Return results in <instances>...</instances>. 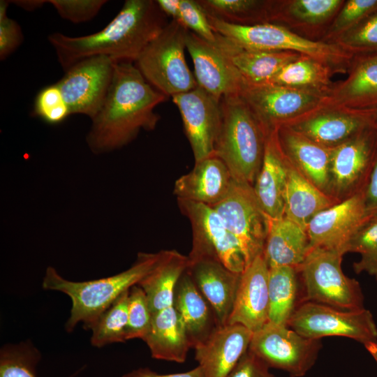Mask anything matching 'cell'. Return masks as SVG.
I'll return each instance as SVG.
<instances>
[{"instance_id": "cell-39", "label": "cell", "mask_w": 377, "mask_h": 377, "mask_svg": "<svg viewBox=\"0 0 377 377\" xmlns=\"http://www.w3.org/2000/svg\"><path fill=\"white\" fill-rule=\"evenodd\" d=\"M343 50L353 53L377 51V10L333 40Z\"/></svg>"}, {"instance_id": "cell-32", "label": "cell", "mask_w": 377, "mask_h": 377, "mask_svg": "<svg viewBox=\"0 0 377 377\" xmlns=\"http://www.w3.org/2000/svg\"><path fill=\"white\" fill-rule=\"evenodd\" d=\"M297 273L291 266L269 267V322L288 325L297 306Z\"/></svg>"}, {"instance_id": "cell-9", "label": "cell", "mask_w": 377, "mask_h": 377, "mask_svg": "<svg viewBox=\"0 0 377 377\" xmlns=\"http://www.w3.org/2000/svg\"><path fill=\"white\" fill-rule=\"evenodd\" d=\"M266 132L293 123L317 110L325 95L274 84H252L244 79L239 94Z\"/></svg>"}, {"instance_id": "cell-21", "label": "cell", "mask_w": 377, "mask_h": 377, "mask_svg": "<svg viewBox=\"0 0 377 377\" xmlns=\"http://www.w3.org/2000/svg\"><path fill=\"white\" fill-rule=\"evenodd\" d=\"M188 260L187 272L209 304L217 325H226L232 309L241 274L233 272L214 258L188 257Z\"/></svg>"}, {"instance_id": "cell-31", "label": "cell", "mask_w": 377, "mask_h": 377, "mask_svg": "<svg viewBox=\"0 0 377 377\" xmlns=\"http://www.w3.org/2000/svg\"><path fill=\"white\" fill-rule=\"evenodd\" d=\"M188 264V256L176 250H163L159 263L139 282L153 314L172 306L176 285Z\"/></svg>"}, {"instance_id": "cell-50", "label": "cell", "mask_w": 377, "mask_h": 377, "mask_svg": "<svg viewBox=\"0 0 377 377\" xmlns=\"http://www.w3.org/2000/svg\"><path fill=\"white\" fill-rule=\"evenodd\" d=\"M10 3H13L25 10L32 11L36 9L41 8L45 3H47V1L16 0V1H10Z\"/></svg>"}, {"instance_id": "cell-27", "label": "cell", "mask_w": 377, "mask_h": 377, "mask_svg": "<svg viewBox=\"0 0 377 377\" xmlns=\"http://www.w3.org/2000/svg\"><path fill=\"white\" fill-rule=\"evenodd\" d=\"M172 306L193 348L219 326L209 304L195 285L187 269L176 285Z\"/></svg>"}, {"instance_id": "cell-14", "label": "cell", "mask_w": 377, "mask_h": 377, "mask_svg": "<svg viewBox=\"0 0 377 377\" xmlns=\"http://www.w3.org/2000/svg\"><path fill=\"white\" fill-rule=\"evenodd\" d=\"M115 62L110 57L97 56L82 60L65 71L56 84L71 114L94 117L110 87Z\"/></svg>"}, {"instance_id": "cell-12", "label": "cell", "mask_w": 377, "mask_h": 377, "mask_svg": "<svg viewBox=\"0 0 377 377\" xmlns=\"http://www.w3.org/2000/svg\"><path fill=\"white\" fill-rule=\"evenodd\" d=\"M320 343L304 337L288 325L267 322L253 333L249 350L269 368L302 377L313 367Z\"/></svg>"}, {"instance_id": "cell-2", "label": "cell", "mask_w": 377, "mask_h": 377, "mask_svg": "<svg viewBox=\"0 0 377 377\" xmlns=\"http://www.w3.org/2000/svg\"><path fill=\"white\" fill-rule=\"evenodd\" d=\"M168 97L154 89L131 61H116L105 101L93 119L87 136L91 150L102 153L119 149L141 129L154 130L160 119L155 108Z\"/></svg>"}, {"instance_id": "cell-47", "label": "cell", "mask_w": 377, "mask_h": 377, "mask_svg": "<svg viewBox=\"0 0 377 377\" xmlns=\"http://www.w3.org/2000/svg\"><path fill=\"white\" fill-rule=\"evenodd\" d=\"M364 201L368 216L371 217L377 215V154L364 188Z\"/></svg>"}, {"instance_id": "cell-5", "label": "cell", "mask_w": 377, "mask_h": 377, "mask_svg": "<svg viewBox=\"0 0 377 377\" xmlns=\"http://www.w3.org/2000/svg\"><path fill=\"white\" fill-rule=\"evenodd\" d=\"M207 17L215 33L245 50L293 52L339 69L353 58L334 43L306 38L275 23L239 25Z\"/></svg>"}, {"instance_id": "cell-13", "label": "cell", "mask_w": 377, "mask_h": 377, "mask_svg": "<svg viewBox=\"0 0 377 377\" xmlns=\"http://www.w3.org/2000/svg\"><path fill=\"white\" fill-rule=\"evenodd\" d=\"M377 154V130L369 126L345 142L332 148L330 194L341 201L362 190Z\"/></svg>"}, {"instance_id": "cell-10", "label": "cell", "mask_w": 377, "mask_h": 377, "mask_svg": "<svg viewBox=\"0 0 377 377\" xmlns=\"http://www.w3.org/2000/svg\"><path fill=\"white\" fill-rule=\"evenodd\" d=\"M212 207L237 240L246 266L263 253L268 216L258 202L251 185L233 178L227 195Z\"/></svg>"}, {"instance_id": "cell-30", "label": "cell", "mask_w": 377, "mask_h": 377, "mask_svg": "<svg viewBox=\"0 0 377 377\" xmlns=\"http://www.w3.org/2000/svg\"><path fill=\"white\" fill-rule=\"evenodd\" d=\"M156 360L183 363L193 348L185 327L173 306L152 316L149 332L144 341Z\"/></svg>"}, {"instance_id": "cell-15", "label": "cell", "mask_w": 377, "mask_h": 377, "mask_svg": "<svg viewBox=\"0 0 377 377\" xmlns=\"http://www.w3.org/2000/svg\"><path fill=\"white\" fill-rule=\"evenodd\" d=\"M195 162L214 155L222 121L221 100L198 86L175 95Z\"/></svg>"}, {"instance_id": "cell-1", "label": "cell", "mask_w": 377, "mask_h": 377, "mask_svg": "<svg viewBox=\"0 0 377 377\" xmlns=\"http://www.w3.org/2000/svg\"><path fill=\"white\" fill-rule=\"evenodd\" d=\"M168 24L156 1L126 0L112 21L98 32L75 37L55 32L47 39L66 71L82 60L97 56L135 62Z\"/></svg>"}, {"instance_id": "cell-48", "label": "cell", "mask_w": 377, "mask_h": 377, "mask_svg": "<svg viewBox=\"0 0 377 377\" xmlns=\"http://www.w3.org/2000/svg\"><path fill=\"white\" fill-rule=\"evenodd\" d=\"M121 377H204L201 368L198 366L195 368L186 372L161 374L149 368H138L131 371Z\"/></svg>"}, {"instance_id": "cell-52", "label": "cell", "mask_w": 377, "mask_h": 377, "mask_svg": "<svg viewBox=\"0 0 377 377\" xmlns=\"http://www.w3.org/2000/svg\"><path fill=\"white\" fill-rule=\"evenodd\" d=\"M371 125L377 130V110L368 113Z\"/></svg>"}, {"instance_id": "cell-18", "label": "cell", "mask_w": 377, "mask_h": 377, "mask_svg": "<svg viewBox=\"0 0 377 377\" xmlns=\"http://www.w3.org/2000/svg\"><path fill=\"white\" fill-rule=\"evenodd\" d=\"M268 276L263 253L246 266L227 324H239L255 332L269 321Z\"/></svg>"}, {"instance_id": "cell-26", "label": "cell", "mask_w": 377, "mask_h": 377, "mask_svg": "<svg viewBox=\"0 0 377 377\" xmlns=\"http://www.w3.org/2000/svg\"><path fill=\"white\" fill-rule=\"evenodd\" d=\"M215 45L228 57L243 78L252 84H269L284 66L302 56L287 51L245 50L218 34Z\"/></svg>"}, {"instance_id": "cell-37", "label": "cell", "mask_w": 377, "mask_h": 377, "mask_svg": "<svg viewBox=\"0 0 377 377\" xmlns=\"http://www.w3.org/2000/svg\"><path fill=\"white\" fill-rule=\"evenodd\" d=\"M40 357L30 341L4 345L0 350V377H37L36 367ZM82 369L68 377H75Z\"/></svg>"}, {"instance_id": "cell-33", "label": "cell", "mask_w": 377, "mask_h": 377, "mask_svg": "<svg viewBox=\"0 0 377 377\" xmlns=\"http://www.w3.org/2000/svg\"><path fill=\"white\" fill-rule=\"evenodd\" d=\"M331 70L330 66L302 55L284 66L269 84L317 91L326 96L332 88Z\"/></svg>"}, {"instance_id": "cell-24", "label": "cell", "mask_w": 377, "mask_h": 377, "mask_svg": "<svg viewBox=\"0 0 377 377\" xmlns=\"http://www.w3.org/2000/svg\"><path fill=\"white\" fill-rule=\"evenodd\" d=\"M233 177L225 163L215 155L195 162L193 168L179 177L174 186L177 199L214 206L227 195Z\"/></svg>"}, {"instance_id": "cell-17", "label": "cell", "mask_w": 377, "mask_h": 377, "mask_svg": "<svg viewBox=\"0 0 377 377\" xmlns=\"http://www.w3.org/2000/svg\"><path fill=\"white\" fill-rule=\"evenodd\" d=\"M186 48L194 66L198 86L221 100L239 94L244 78L221 49L188 30Z\"/></svg>"}, {"instance_id": "cell-29", "label": "cell", "mask_w": 377, "mask_h": 377, "mask_svg": "<svg viewBox=\"0 0 377 377\" xmlns=\"http://www.w3.org/2000/svg\"><path fill=\"white\" fill-rule=\"evenodd\" d=\"M339 202L311 183L288 161L285 192L286 218L306 231L309 222L318 214Z\"/></svg>"}, {"instance_id": "cell-45", "label": "cell", "mask_w": 377, "mask_h": 377, "mask_svg": "<svg viewBox=\"0 0 377 377\" xmlns=\"http://www.w3.org/2000/svg\"><path fill=\"white\" fill-rule=\"evenodd\" d=\"M10 1H0V59L5 60L17 49L23 41V34L17 22L8 17L7 10Z\"/></svg>"}, {"instance_id": "cell-35", "label": "cell", "mask_w": 377, "mask_h": 377, "mask_svg": "<svg viewBox=\"0 0 377 377\" xmlns=\"http://www.w3.org/2000/svg\"><path fill=\"white\" fill-rule=\"evenodd\" d=\"M198 1L207 15L226 22L239 25L271 22L272 1Z\"/></svg>"}, {"instance_id": "cell-20", "label": "cell", "mask_w": 377, "mask_h": 377, "mask_svg": "<svg viewBox=\"0 0 377 377\" xmlns=\"http://www.w3.org/2000/svg\"><path fill=\"white\" fill-rule=\"evenodd\" d=\"M253 333L239 324L217 326L194 348L204 377H227L248 350Z\"/></svg>"}, {"instance_id": "cell-3", "label": "cell", "mask_w": 377, "mask_h": 377, "mask_svg": "<svg viewBox=\"0 0 377 377\" xmlns=\"http://www.w3.org/2000/svg\"><path fill=\"white\" fill-rule=\"evenodd\" d=\"M163 250L138 254L134 264L115 275L85 281H73L62 277L52 267L46 269L42 286L60 291L71 300L70 316L65 325L71 332L80 323L90 330L99 316L124 292L145 277L159 263Z\"/></svg>"}, {"instance_id": "cell-42", "label": "cell", "mask_w": 377, "mask_h": 377, "mask_svg": "<svg viewBox=\"0 0 377 377\" xmlns=\"http://www.w3.org/2000/svg\"><path fill=\"white\" fill-rule=\"evenodd\" d=\"M34 112L50 124H57L71 114L62 93L57 84L43 88L36 95Z\"/></svg>"}, {"instance_id": "cell-11", "label": "cell", "mask_w": 377, "mask_h": 377, "mask_svg": "<svg viewBox=\"0 0 377 377\" xmlns=\"http://www.w3.org/2000/svg\"><path fill=\"white\" fill-rule=\"evenodd\" d=\"M177 201L191 226L192 248L188 256L214 258L233 272L242 274L246 267L243 253L219 214L202 203L182 199Z\"/></svg>"}, {"instance_id": "cell-16", "label": "cell", "mask_w": 377, "mask_h": 377, "mask_svg": "<svg viewBox=\"0 0 377 377\" xmlns=\"http://www.w3.org/2000/svg\"><path fill=\"white\" fill-rule=\"evenodd\" d=\"M369 218L364 189L318 214L306 228L310 248L321 247L342 254L360 228Z\"/></svg>"}, {"instance_id": "cell-51", "label": "cell", "mask_w": 377, "mask_h": 377, "mask_svg": "<svg viewBox=\"0 0 377 377\" xmlns=\"http://www.w3.org/2000/svg\"><path fill=\"white\" fill-rule=\"evenodd\" d=\"M364 346L377 363V341L369 342Z\"/></svg>"}, {"instance_id": "cell-23", "label": "cell", "mask_w": 377, "mask_h": 377, "mask_svg": "<svg viewBox=\"0 0 377 377\" xmlns=\"http://www.w3.org/2000/svg\"><path fill=\"white\" fill-rule=\"evenodd\" d=\"M288 168L278 128L267 131L262 165L253 188L262 209L272 219L284 216Z\"/></svg>"}, {"instance_id": "cell-19", "label": "cell", "mask_w": 377, "mask_h": 377, "mask_svg": "<svg viewBox=\"0 0 377 377\" xmlns=\"http://www.w3.org/2000/svg\"><path fill=\"white\" fill-rule=\"evenodd\" d=\"M355 60L348 77L332 87L318 109L368 114L377 110V52Z\"/></svg>"}, {"instance_id": "cell-49", "label": "cell", "mask_w": 377, "mask_h": 377, "mask_svg": "<svg viewBox=\"0 0 377 377\" xmlns=\"http://www.w3.org/2000/svg\"><path fill=\"white\" fill-rule=\"evenodd\" d=\"M159 8L166 15L176 20L179 11L180 0H156Z\"/></svg>"}, {"instance_id": "cell-6", "label": "cell", "mask_w": 377, "mask_h": 377, "mask_svg": "<svg viewBox=\"0 0 377 377\" xmlns=\"http://www.w3.org/2000/svg\"><path fill=\"white\" fill-rule=\"evenodd\" d=\"M187 31L172 20L134 62L145 79L168 98L198 87L185 59Z\"/></svg>"}, {"instance_id": "cell-36", "label": "cell", "mask_w": 377, "mask_h": 377, "mask_svg": "<svg viewBox=\"0 0 377 377\" xmlns=\"http://www.w3.org/2000/svg\"><path fill=\"white\" fill-rule=\"evenodd\" d=\"M130 289L122 293L91 327V343L93 346L101 348L108 344L126 341Z\"/></svg>"}, {"instance_id": "cell-4", "label": "cell", "mask_w": 377, "mask_h": 377, "mask_svg": "<svg viewBox=\"0 0 377 377\" xmlns=\"http://www.w3.org/2000/svg\"><path fill=\"white\" fill-rule=\"evenodd\" d=\"M221 109L214 155L235 180L253 186L263 163L267 132L239 94L223 97Z\"/></svg>"}, {"instance_id": "cell-40", "label": "cell", "mask_w": 377, "mask_h": 377, "mask_svg": "<svg viewBox=\"0 0 377 377\" xmlns=\"http://www.w3.org/2000/svg\"><path fill=\"white\" fill-rule=\"evenodd\" d=\"M153 313L145 291L138 285L131 288L128 302V325L126 339L145 340L151 324Z\"/></svg>"}, {"instance_id": "cell-25", "label": "cell", "mask_w": 377, "mask_h": 377, "mask_svg": "<svg viewBox=\"0 0 377 377\" xmlns=\"http://www.w3.org/2000/svg\"><path fill=\"white\" fill-rule=\"evenodd\" d=\"M281 149L293 165L324 193L330 194L332 148L326 147L283 125L278 128Z\"/></svg>"}, {"instance_id": "cell-28", "label": "cell", "mask_w": 377, "mask_h": 377, "mask_svg": "<svg viewBox=\"0 0 377 377\" xmlns=\"http://www.w3.org/2000/svg\"><path fill=\"white\" fill-rule=\"evenodd\" d=\"M306 231L285 216H268L263 255L269 267L291 266L297 268L310 250Z\"/></svg>"}, {"instance_id": "cell-44", "label": "cell", "mask_w": 377, "mask_h": 377, "mask_svg": "<svg viewBox=\"0 0 377 377\" xmlns=\"http://www.w3.org/2000/svg\"><path fill=\"white\" fill-rule=\"evenodd\" d=\"M108 2L106 0H49L58 14L66 20L80 23L92 20Z\"/></svg>"}, {"instance_id": "cell-38", "label": "cell", "mask_w": 377, "mask_h": 377, "mask_svg": "<svg viewBox=\"0 0 377 377\" xmlns=\"http://www.w3.org/2000/svg\"><path fill=\"white\" fill-rule=\"evenodd\" d=\"M346 252L360 255L353 264L356 274L366 272L377 280V215L369 217L349 242Z\"/></svg>"}, {"instance_id": "cell-46", "label": "cell", "mask_w": 377, "mask_h": 377, "mask_svg": "<svg viewBox=\"0 0 377 377\" xmlns=\"http://www.w3.org/2000/svg\"><path fill=\"white\" fill-rule=\"evenodd\" d=\"M227 377H275L269 367L249 349Z\"/></svg>"}, {"instance_id": "cell-43", "label": "cell", "mask_w": 377, "mask_h": 377, "mask_svg": "<svg viewBox=\"0 0 377 377\" xmlns=\"http://www.w3.org/2000/svg\"><path fill=\"white\" fill-rule=\"evenodd\" d=\"M175 21L205 40L216 45L217 34L212 28L207 13L198 0H180L179 15Z\"/></svg>"}, {"instance_id": "cell-7", "label": "cell", "mask_w": 377, "mask_h": 377, "mask_svg": "<svg viewBox=\"0 0 377 377\" xmlns=\"http://www.w3.org/2000/svg\"><path fill=\"white\" fill-rule=\"evenodd\" d=\"M343 254L321 247L311 248L297 269L304 288V302H313L342 310L364 308L359 282L348 277L341 268Z\"/></svg>"}, {"instance_id": "cell-41", "label": "cell", "mask_w": 377, "mask_h": 377, "mask_svg": "<svg viewBox=\"0 0 377 377\" xmlns=\"http://www.w3.org/2000/svg\"><path fill=\"white\" fill-rule=\"evenodd\" d=\"M376 10L377 0L347 1L343 3L329 27L325 40H333Z\"/></svg>"}, {"instance_id": "cell-22", "label": "cell", "mask_w": 377, "mask_h": 377, "mask_svg": "<svg viewBox=\"0 0 377 377\" xmlns=\"http://www.w3.org/2000/svg\"><path fill=\"white\" fill-rule=\"evenodd\" d=\"M371 125L367 114L322 108L286 126L317 144L333 148Z\"/></svg>"}, {"instance_id": "cell-34", "label": "cell", "mask_w": 377, "mask_h": 377, "mask_svg": "<svg viewBox=\"0 0 377 377\" xmlns=\"http://www.w3.org/2000/svg\"><path fill=\"white\" fill-rule=\"evenodd\" d=\"M344 1L293 0L272 1L271 23L293 22L303 25H319L336 16Z\"/></svg>"}, {"instance_id": "cell-8", "label": "cell", "mask_w": 377, "mask_h": 377, "mask_svg": "<svg viewBox=\"0 0 377 377\" xmlns=\"http://www.w3.org/2000/svg\"><path fill=\"white\" fill-rule=\"evenodd\" d=\"M288 326L311 339L337 336L354 339L363 345L377 341V327L374 317L364 308L342 310L305 301L296 307Z\"/></svg>"}]
</instances>
